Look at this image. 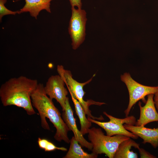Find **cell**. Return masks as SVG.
I'll use <instances>...</instances> for the list:
<instances>
[{"label": "cell", "instance_id": "1", "mask_svg": "<svg viewBox=\"0 0 158 158\" xmlns=\"http://www.w3.org/2000/svg\"><path fill=\"white\" fill-rule=\"evenodd\" d=\"M43 84L39 83L31 96L32 104L38 111L40 116L41 125L45 129L50 130L46 118L49 119L56 129L54 138L57 141H63L70 143V140L68 133L70 130L61 117L59 110L54 106L52 101L46 94Z\"/></svg>", "mask_w": 158, "mask_h": 158}, {"label": "cell", "instance_id": "2", "mask_svg": "<svg viewBox=\"0 0 158 158\" xmlns=\"http://www.w3.org/2000/svg\"><path fill=\"white\" fill-rule=\"evenodd\" d=\"M38 84L37 80L23 76L9 79L0 88L2 104L4 106L14 105L22 108L29 115L35 114L31 96Z\"/></svg>", "mask_w": 158, "mask_h": 158}, {"label": "cell", "instance_id": "3", "mask_svg": "<svg viewBox=\"0 0 158 158\" xmlns=\"http://www.w3.org/2000/svg\"><path fill=\"white\" fill-rule=\"evenodd\" d=\"M88 134V140L92 145V153L97 155L105 154L109 158H114L121 142L130 138L123 135H106L101 128L95 127L89 128Z\"/></svg>", "mask_w": 158, "mask_h": 158}, {"label": "cell", "instance_id": "4", "mask_svg": "<svg viewBox=\"0 0 158 158\" xmlns=\"http://www.w3.org/2000/svg\"><path fill=\"white\" fill-rule=\"evenodd\" d=\"M57 71L59 75L64 81L70 94L72 95L80 102L86 115H87V117L95 120L101 121L103 120L104 118L102 116L99 117H95L93 116L91 111L89 109V107L90 105L93 104L101 106L105 103L97 102L92 100L85 101L83 99L84 95L85 93L83 90V87L92 81L95 74L93 77L88 81L83 83H80L74 80L73 78L71 71L64 69L63 66L58 65Z\"/></svg>", "mask_w": 158, "mask_h": 158}, {"label": "cell", "instance_id": "5", "mask_svg": "<svg viewBox=\"0 0 158 158\" xmlns=\"http://www.w3.org/2000/svg\"><path fill=\"white\" fill-rule=\"evenodd\" d=\"M103 114L109 118L108 122H100L87 117L88 119L92 123H95L103 129L106 131V135L112 136L116 135H123L128 136L134 139L138 138V137L124 127L123 124L134 125L136 122L135 117L133 116L126 117L124 118H120L114 117L104 111Z\"/></svg>", "mask_w": 158, "mask_h": 158}, {"label": "cell", "instance_id": "6", "mask_svg": "<svg viewBox=\"0 0 158 158\" xmlns=\"http://www.w3.org/2000/svg\"><path fill=\"white\" fill-rule=\"evenodd\" d=\"M121 78L127 87L129 96L128 106L124 111L126 117L128 116L132 108L137 102L142 100L143 102L145 103V96L150 94H154L158 90V86H147L137 82L132 78L129 73H125L121 75Z\"/></svg>", "mask_w": 158, "mask_h": 158}, {"label": "cell", "instance_id": "7", "mask_svg": "<svg viewBox=\"0 0 158 158\" xmlns=\"http://www.w3.org/2000/svg\"><path fill=\"white\" fill-rule=\"evenodd\" d=\"M71 16L69 22L68 32L71 38L73 49H77L84 42L86 35L87 19L85 11L71 7Z\"/></svg>", "mask_w": 158, "mask_h": 158}, {"label": "cell", "instance_id": "8", "mask_svg": "<svg viewBox=\"0 0 158 158\" xmlns=\"http://www.w3.org/2000/svg\"><path fill=\"white\" fill-rule=\"evenodd\" d=\"M64 81L59 75H51L48 79L44 89L47 95L51 99H55L63 111L68 92L65 87Z\"/></svg>", "mask_w": 158, "mask_h": 158}, {"label": "cell", "instance_id": "9", "mask_svg": "<svg viewBox=\"0 0 158 158\" xmlns=\"http://www.w3.org/2000/svg\"><path fill=\"white\" fill-rule=\"evenodd\" d=\"M62 118L70 130L73 132L74 137L82 147L92 151V145L84 137L80 130L78 129L74 117L73 111L70 106L69 98L67 97L66 101L65 111L62 114Z\"/></svg>", "mask_w": 158, "mask_h": 158}, {"label": "cell", "instance_id": "10", "mask_svg": "<svg viewBox=\"0 0 158 158\" xmlns=\"http://www.w3.org/2000/svg\"><path fill=\"white\" fill-rule=\"evenodd\" d=\"M147 96V100L144 106H141L140 102L138 103L140 116L135 124V126H145L150 123L158 121V113L153 99L154 94H150Z\"/></svg>", "mask_w": 158, "mask_h": 158}, {"label": "cell", "instance_id": "11", "mask_svg": "<svg viewBox=\"0 0 158 158\" xmlns=\"http://www.w3.org/2000/svg\"><path fill=\"white\" fill-rule=\"evenodd\" d=\"M123 126L127 130L142 139V143H150L154 148L158 147V127L150 128L144 126H138L125 123L123 124Z\"/></svg>", "mask_w": 158, "mask_h": 158}, {"label": "cell", "instance_id": "12", "mask_svg": "<svg viewBox=\"0 0 158 158\" xmlns=\"http://www.w3.org/2000/svg\"><path fill=\"white\" fill-rule=\"evenodd\" d=\"M53 0H25L24 6L18 11V14L29 12L32 17L37 19L40 11L46 10L51 13L50 8L51 2Z\"/></svg>", "mask_w": 158, "mask_h": 158}, {"label": "cell", "instance_id": "13", "mask_svg": "<svg viewBox=\"0 0 158 158\" xmlns=\"http://www.w3.org/2000/svg\"><path fill=\"white\" fill-rule=\"evenodd\" d=\"M140 145L130 138L122 141L119 145L114 155V158H137V154L131 150L133 147L138 149Z\"/></svg>", "mask_w": 158, "mask_h": 158}, {"label": "cell", "instance_id": "14", "mask_svg": "<svg viewBox=\"0 0 158 158\" xmlns=\"http://www.w3.org/2000/svg\"><path fill=\"white\" fill-rule=\"evenodd\" d=\"M68 150L64 158H96L98 155L85 152L74 136L70 140Z\"/></svg>", "mask_w": 158, "mask_h": 158}, {"label": "cell", "instance_id": "15", "mask_svg": "<svg viewBox=\"0 0 158 158\" xmlns=\"http://www.w3.org/2000/svg\"><path fill=\"white\" fill-rule=\"evenodd\" d=\"M70 95L74 105L76 114L79 119L80 125V131L84 135L88 133V130L92 126V122L86 117V114L80 102L72 95Z\"/></svg>", "mask_w": 158, "mask_h": 158}, {"label": "cell", "instance_id": "16", "mask_svg": "<svg viewBox=\"0 0 158 158\" xmlns=\"http://www.w3.org/2000/svg\"><path fill=\"white\" fill-rule=\"evenodd\" d=\"M37 142L39 147L45 152L52 151L56 150L64 151L67 150V149L64 147H57L53 143L46 139L39 138Z\"/></svg>", "mask_w": 158, "mask_h": 158}, {"label": "cell", "instance_id": "17", "mask_svg": "<svg viewBox=\"0 0 158 158\" xmlns=\"http://www.w3.org/2000/svg\"><path fill=\"white\" fill-rule=\"evenodd\" d=\"M7 0H0V21L3 16L8 15H15L18 13V11H12L7 8L5 6Z\"/></svg>", "mask_w": 158, "mask_h": 158}, {"label": "cell", "instance_id": "18", "mask_svg": "<svg viewBox=\"0 0 158 158\" xmlns=\"http://www.w3.org/2000/svg\"><path fill=\"white\" fill-rule=\"evenodd\" d=\"M141 158H156V157L151 154L144 149L139 147L138 149Z\"/></svg>", "mask_w": 158, "mask_h": 158}, {"label": "cell", "instance_id": "19", "mask_svg": "<svg viewBox=\"0 0 158 158\" xmlns=\"http://www.w3.org/2000/svg\"><path fill=\"white\" fill-rule=\"evenodd\" d=\"M71 7H76L77 8H82L81 0H69Z\"/></svg>", "mask_w": 158, "mask_h": 158}, {"label": "cell", "instance_id": "20", "mask_svg": "<svg viewBox=\"0 0 158 158\" xmlns=\"http://www.w3.org/2000/svg\"><path fill=\"white\" fill-rule=\"evenodd\" d=\"M153 99L155 107L157 110L158 113V90L154 94Z\"/></svg>", "mask_w": 158, "mask_h": 158}]
</instances>
